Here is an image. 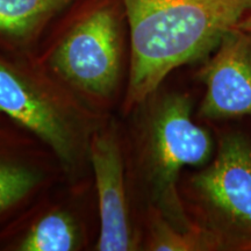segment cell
Wrapping results in <instances>:
<instances>
[{
  "label": "cell",
  "mask_w": 251,
  "mask_h": 251,
  "mask_svg": "<svg viewBox=\"0 0 251 251\" xmlns=\"http://www.w3.org/2000/svg\"><path fill=\"white\" fill-rule=\"evenodd\" d=\"M200 71L205 94L200 117L211 121L251 118V33L235 27Z\"/></svg>",
  "instance_id": "obj_5"
},
{
  "label": "cell",
  "mask_w": 251,
  "mask_h": 251,
  "mask_svg": "<svg viewBox=\"0 0 251 251\" xmlns=\"http://www.w3.org/2000/svg\"><path fill=\"white\" fill-rule=\"evenodd\" d=\"M77 228L64 213H50L30 229L20 244L24 251H69L77 246Z\"/></svg>",
  "instance_id": "obj_9"
},
{
  "label": "cell",
  "mask_w": 251,
  "mask_h": 251,
  "mask_svg": "<svg viewBox=\"0 0 251 251\" xmlns=\"http://www.w3.org/2000/svg\"><path fill=\"white\" fill-rule=\"evenodd\" d=\"M125 21L121 0H81L56 37L52 67L79 89L107 96L120 72Z\"/></svg>",
  "instance_id": "obj_4"
},
{
  "label": "cell",
  "mask_w": 251,
  "mask_h": 251,
  "mask_svg": "<svg viewBox=\"0 0 251 251\" xmlns=\"http://www.w3.org/2000/svg\"><path fill=\"white\" fill-rule=\"evenodd\" d=\"M147 168L152 196L164 218L181 229L194 227L187 219L177 183L185 168H201L213 158L216 143L192 119L186 94H165L153 106L147 131Z\"/></svg>",
  "instance_id": "obj_3"
},
{
  "label": "cell",
  "mask_w": 251,
  "mask_h": 251,
  "mask_svg": "<svg viewBox=\"0 0 251 251\" xmlns=\"http://www.w3.org/2000/svg\"><path fill=\"white\" fill-rule=\"evenodd\" d=\"M76 0H0V39L28 45Z\"/></svg>",
  "instance_id": "obj_8"
},
{
  "label": "cell",
  "mask_w": 251,
  "mask_h": 251,
  "mask_svg": "<svg viewBox=\"0 0 251 251\" xmlns=\"http://www.w3.org/2000/svg\"><path fill=\"white\" fill-rule=\"evenodd\" d=\"M201 229L216 250L251 251V139L225 133L213 158L191 178Z\"/></svg>",
  "instance_id": "obj_2"
},
{
  "label": "cell",
  "mask_w": 251,
  "mask_h": 251,
  "mask_svg": "<svg viewBox=\"0 0 251 251\" xmlns=\"http://www.w3.org/2000/svg\"><path fill=\"white\" fill-rule=\"evenodd\" d=\"M0 111L48 143L59 158L70 163L76 144L67 117L42 91L0 62Z\"/></svg>",
  "instance_id": "obj_6"
},
{
  "label": "cell",
  "mask_w": 251,
  "mask_h": 251,
  "mask_svg": "<svg viewBox=\"0 0 251 251\" xmlns=\"http://www.w3.org/2000/svg\"><path fill=\"white\" fill-rule=\"evenodd\" d=\"M149 249L190 251L215 250V247L209 237L197 226L191 229L178 228L162 215L153 220Z\"/></svg>",
  "instance_id": "obj_10"
},
{
  "label": "cell",
  "mask_w": 251,
  "mask_h": 251,
  "mask_svg": "<svg viewBox=\"0 0 251 251\" xmlns=\"http://www.w3.org/2000/svg\"><path fill=\"white\" fill-rule=\"evenodd\" d=\"M237 28L251 33V12H249L237 25Z\"/></svg>",
  "instance_id": "obj_12"
},
{
  "label": "cell",
  "mask_w": 251,
  "mask_h": 251,
  "mask_svg": "<svg viewBox=\"0 0 251 251\" xmlns=\"http://www.w3.org/2000/svg\"><path fill=\"white\" fill-rule=\"evenodd\" d=\"M130 41L129 106L172 71L207 57L251 12V0H121Z\"/></svg>",
  "instance_id": "obj_1"
},
{
  "label": "cell",
  "mask_w": 251,
  "mask_h": 251,
  "mask_svg": "<svg viewBox=\"0 0 251 251\" xmlns=\"http://www.w3.org/2000/svg\"><path fill=\"white\" fill-rule=\"evenodd\" d=\"M91 161L99 196L98 249L101 251L130 250L133 237L126 202L124 166L114 136L106 133L93 137Z\"/></svg>",
  "instance_id": "obj_7"
},
{
  "label": "cell",
  "mask_w": 251,
  "mask_h": 251,
  "mask_svg": "<svg viewBox=\"0 0 251 251\" xmlns=\"http://www.w3.org/2000/svg\"><path fill=\"white\" fill-rule=\"evenodd\" d=\"M37 180L36 174L26 168L0 164V211L26 196Z\"/></svg>",
  "instance_id": "obj_11"
}]
</instances>
